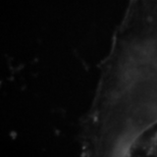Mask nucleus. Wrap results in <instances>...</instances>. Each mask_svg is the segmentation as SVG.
Here are the masks:
<instances>
[{
    "label": "nucleus",
    "instance_id": "obj_1",
    "mask_svg": "<svg viewBox=\"0 0 157 157\" xmlns=\"http://www.w3.org/2000/svg\"><path fill=\"white\" fill-rule=\"evenodd\" d=\"M157 125V0H128L102 62L82 157H133Z\"/></svg>",
    "mask_w": 157,
    "mask_h": 157
}]
</instances>
